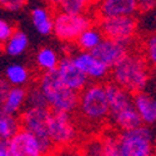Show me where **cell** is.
<instances>
[{
    "mask_svg": "<svg viewBox=\"0 0 156 156\" xmlns=\"http://www.w3.org/2000/svg\"><path fill=\"white\" fill-rule=\"evenodd\" d=\"M10 89H11V86L8 84V81L4 77H0V108H2V105L4 104Z\"/></svg>",
    "mask_w": 156,
    "mask_h": 156,
    "instance_id": "obj_27",
    "label": "cell"
},
{
    "mask_svg": "<svg viewBox=\"0 0 156 156\" xmlns=\"http://www.w3.org/2000/svg\"><path fill=\"white\" fill-rule=\"evenodd\" d=\"M14 24L0 16V46H3L15 31Z\"/></svg>",
    "mask_w": 156,
    "mask_h": 156,
    "instance_id": "obj_24",
    "label": "cell"
},
{
    "mask_svg": "<svg viewBox=\"0 0 156 156\" xmlns=\"http://www.w3.org/2000/svg\"><path fill=\"white\" fill-rule=\"evenodd\" d=\"M60 61V56L58 51L50 46H44L37 50L35 55V62L39 70L44 73H51L55 71Z\"/></svg>",
    "mask_w": 156,
    "mask_h": 156,
    "instance_id": "obj_18",
    "label": "cell"
},
{
    "mask_svg": "<svg viewBox=\"0 0 156 156\" xmlns=\"http://www.w3.org/2000/svg\"><path fill=\"white\" fill-rule=\"evenodd\" d=\"M105 39L118 41L129 46L137 33V20L135 16H121L111 19H101L100 28Z\"/></svg>",
    "mask_w": 156,
    "mask_h": 156,
    "instance_id": "obj_7",
    "label": "cell"
},
{
    "mask_svg": "<svg viewBox=\"0 0 156 156\" xmlns=\"http://www.w3.org/2000/svg\"><path fill=\"white\" fill-rule=\"evenodd\" d=\"M155 8V2H150V0H141V2H137V11H142L146 12L150 11Z\"/></svg>",
    "mask_w": 156,
    "mask_h": 156,
    "instance_id": "obj_28",
    "label": "cell"
},
{
    "mask_svg": "<svg viewBox=\"0 0 156 156\" xmlns=\"http://www.w3.org/2000/svg\"><path fill=\"white\" fill-rule=\"evenodd\" d=\"M8 142L11 156H45L40 140L23 129Z\"/></svg>",
    "mask_w": 156,
    "mask_h": 156,
    "instance_id": "obj_11",
    "label": "cell"
},
{
    "mask_svg": "<svg viewBox=\"0 0 156 156\" xmlns=\"http://www.w3.org/2000/svg\"><path fill=\"white\" fill-rule=\"evenodd\" d=\"M133 105L140 116L142 125L151 126L156 121V101L154 96L146 91L133 94Z\"/></svg>",
    "mask_w": 156,
    "mask_h": 156,
    "instance_id": "obj_14",
    "label": "cell"
},
{
    "mask_svg": "<svg viewBox=\"0 0 156 156\" xmlns=\"http://www.w3.org/2000/svg\"><path fill=\"white\" fill-rule=\"evenodd\" d=\"M25 105L27 108H48L45 98L37 85L27 90V104Z\"/></svg>",
    "mask_w": 156,
    "mask_h": 156,
    "instance_id": "obj_23",
    "label": "cell"
},
{
    "mask_svg": "<svg viewBox=\"0 0 156 156\" xmlns=\"http://www.w3.org/2000/svg\"><path fill=\"white\" fill-rule=\"evenodd\" d=\"M25 5L27 2L24 0H0V8L10 12H18L23 10Z\"/></svg>",
    "mask_w": 156,
    "mask_h": 156,
    "instance_id": "obj_26",
    "label": "cell"
},
{
    "mask_svg": "<svg viewBox=\"0 0 156 156\" xmlns=\"http://www.w3.org/2000/svg\"><path fill=\"white\" fill-rule=\"evenodd\" d=\"M111 77L115 85L131 95L145 91L151 79L149 62L140 54L129 53L111 69Z\"/></svg>",
    "mask_w": 156,
    "mask_h": 156,
    "instance_id": "obj_2",
    "label": "cell"
},
{
    "mask_svg": "<svg viewBox=\"0 0 156 156\" xmlns=\"http://www.w3.org/2000/svg\"><path fill=\"white\" fill-rule=\"evenodd\" d=\"M70 58L74 65L87 77L89 81L100 83L105 80L110 73L105 65L101 64L91 53L87 51H76L75 54L70 55Z\"/></svg>",
    "mask_w": 156,
    "mask_h": 156,
    "instance_id": "obj_10",
    "label": "cell"
},
{
    "mask_svg": "<svg viewBox=\"0 0 156 156\" xmlns=\"http://www.w3.org/2000/svg\"><path fill=\"white\" fill-rule=\"evenodd\" d=\"M77 109L89 122L99 125L109 118V104L104 84L90 83L79 93Z\"/></svg>",
    "mask_w": 156,
    "mask_h": 156,
    "instance_id": "obj_4",
    "label": "cell"
},
{
    "mask_svg": "<svg viewBox=\"0 0 156 156\" xmlns=\"http://www.w3.org/2000/svg\"><path fill=\"white\" fill-rule=\"evenodd\" d=\"M51 111L49 108H25L20 115V126L23 130L33 134L40 140L45 155H48L54 145L48 137V124Z\"/></svg>",
    "mask_w": 156,
    "mask_h": 156,
    "instance_id": "obj_5",
    "label": "cell"
},
{
    "mask_svg": "<svg viewBox=\"0 0 156 156\" xmlns=\"http://www.w3.org/2000/svg\"><path fill=\"white\" fill-rule=\"evenodd\" d=\"M55 73L59 77V80L61 81V84L76 94L81 93L90 84L87 77L74 65L70 55H65L60 58Z\"/></svg>",
    "mask_w": 156,
    "mask_h": 156,
    "instance_id": "obj_9",
    "label": "cell"
},
{
    "mask_svg": "<svg viewBox=\"0 0 156 156\" xmlns=\"http://www.w3.org/2000/svg\"><path fill=\"white\" fill-rule=\"evenodd\" d=\"M60 12L68 15H84L87 12L91 3L86 0H61L55 3Z\"/></svg>",
    "mask_w": 156,
    "mask_h": 156,
    "instance_id": "obj_22",
    "label": "cell"
},
{
    "mask_svg": "<svg viewBox=\"0 0 156 156\" xmlns=\"http://www.w3.org/2000/svg\"><path fill=\"white\" fill-rule=\"evenodd\" d=\"M99 15L101 19L134 16L137 11L136 0H104L99 3Z\"/></svg>",
    "mask_w": 156,
    "mask_h": 156,
    "instance_id": "obj_13",
    "label": "cell"
},
{
    "mask_svg": "<svg viewBox=\"0 0 156 156\" xmlns=\"http://www.w3.org/2000/svg\"><path fill=\"white\" fill-rule=\"evenodd\" d=\"M145 60L152 65H155L156 62V36L155 34L150 35L146 39V43H145Z\"/></svg>",
    "mask_w": 156,
    "mask_h": 156,
    "instance_id": "obj_25",
    "label": "cell"
},
{
    "mask_svg": "<svg viewBox=\"0 0 156 156\" xmlns=\"http://www.w3.org/2000/svg\"><path fill=\"white\" fill-rule=\"evenodd\" d=\"M77 130L70 114L51 111L48 124V137L54 146H68L75 141Z\"/></svg>",
    "mask_w": 156,
    "mask_h": 156,
    "instance_id": "obj_8",
    "label": "cell"
},
{
    "mask_svg": "<svg viewBox=\"0 0 156 156\" xmlns=\"http://www.w3.org/2000/svg\"><path fill=\"white\" fill-rule=\"evenodd\" d=\"M93 27V20L87 14L84 15H68L64 12H55L53 23V34L64 43L75 41L79 35Z\"/></svg>",
    "mask_w": 156,
    "mask_h": 156,
    "instance_id": "obj_6",
    "label": "cell"
},
{
    "mask_svg": "<svg viewBox=\"0 0 156 156\" xmlns=\"http://www.w3.org/2000/svg\"><path fill=\"white\" fill-rule=\"evenodd\" d=\"M0 156H11L9 150V142L0 140Z\"/></svg>",
    "mask_w": 156,
    "mask_h": 156,
    "instance_id": "obj_29",
    "label": "cell"
},
{
    "mask_svg": "<svg viewBox=\"0 0 156 156\" xmlns=\"http://www.w3.org/2000/svg\"><path fill=\"white\" fill-rule=\"evenodd\" d=\"M37 87L43 93L50 111L71 114L77 109L79 94L65 87L55 71L44 73L39 79Z\"/></svg>",
    "mask_w": 156,
    "mask_h": 156,
    "instance_id": "obj_3",
    "label": "cell"
},
{
    "mask_svg": "<svg viewBox=\"0 0 156 156\" xmlns=\"http://www.w3.org/2000/svg\"><path fill=\"white\" fill-rule=\"evenodd\" d=\"M100 144V156H154V135L149 126L108 134Z\"/></svg>",
    "mask_w": 156,
    "mask_h": 156,
    "instance_id": "obj_1",
    "label": "cell"
},
{
    "mask_svg": "<svg viewBox=\"0 0 156 156\" xmlns=\"http://www.w3.org/2000/svg\"><path fill=\"white\" fill-rule=\"evenodd\" d=\"M20 129L21 126L18 116L6 114L0 110V140L9 141Z\"/></svg>",
    "mask_w": 156,
    "mask_h": 156,
    "instance_id": "obj_21",
    "label": "cell"
},
{
    "mask_svg": "<svg viewBox=\"0 0 156 156\" xmlns=\"http://www.w3.org/2000/svg\"><path fill=\"white\" fill-rule=\"evenodd\" d=\"M129 46L110 39H102V41L91 51V54L105 66L111 70L118 65L127 54Z\"/></svg>",
    "mask_w": 156,
    "mask_h": 156,
    "instance_id": "obj_12",
    "label": "cell"
},
{
    "mask_svg": "<svg viewBox=\"0 0 156 156\" xmlns=\"http://www.w3.org/2000/svg\"><path fill=\"white\" fill-rule=\"evenodd\" d=\"M31 23L35 30L40 35H50L53 33L54 14L49 10V8L43 5H36L30 11Z\"/></svg>",
    "mask_w": 156,
    "mask_h": 156,
    "instance_id": "obj_15",
    "label": "cell"
},
{
    "mask_svg": "<svg viewBox=\"0 0 156 156\" xmlns=\"http://www.w3.org/2000/svg\"><path fill=\"white\" fill-rule=\"evenodd\" d=\"M4 79L11 87H24L25 85L29 84L31 74L25 65L14 62L6 66Z\"/></svg>",
    "mask_w": 156,
    "mask_h": 156,
    "instance_id": "obj_17",
    "label": "cell"
},
{
    "mask_svg": "<svg viewBox=\"0 0 156 156\" xmlns=\"http://www.w3.org/2000/svg\"><path fill=\"white\" fill-rule=\"evenodd\" d=\"M3 46L4 51L9 56H20L29 48V36L23 30H15Z\"/></svg>",
    "mask_w": 156,
    "mask_h": 156,
    "instance_id": "obj_19",
    "label": "cell"
},
{
    "mask_svg": "<svg viewBox=\"0 0 156 156\" xmlns=\"http://www.w3.org/2000/svg\"><path fill=\"white\" fill-rule=\"evenodd\" d=\"M27 104V89L25 87H11L8 93V96L4 101V104L0 108V110L15 115L21 112Z\"/></svg>",
    "mask_w": 156,
    "mask_h": 156,
    "instance_id": "obj_16",
    "label": "cell"
},
{
    "mask_svg": "<svg viewBox=\"0 0 156 156\" xmlns=\"http://www.w3.org/2000/svg\"><path fill=\"white\" fill-rule=\"evenodd\" d=\"M102 34L101 31L95 28V27H90L89 29L84 30L79 37L75 40L77 48L80 49V51H87V53H91V51L102 41Z\"/></svg>",
    "mask_w": 156,
    "mask_h": 156,
    "instance_id": "obj_20",
    "label": "cell"
}]
</instances>
